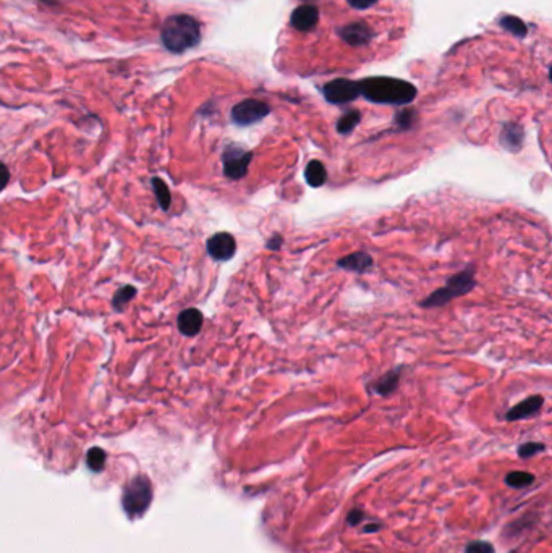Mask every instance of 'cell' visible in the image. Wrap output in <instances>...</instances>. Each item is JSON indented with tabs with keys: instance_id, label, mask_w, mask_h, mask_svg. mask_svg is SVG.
<instances>
[{
	"instance_id": "1",
	"label": "cell",
	"mask_w": 552,
	"mask_h": 553,
	"mask_svg": "<svg viewBox=\"0 0 552 553\" xmlns=\"http://www.w3.org/2000/svg\"><path fill=\"white\" fill-rule=\"evenodd\" d=\"M360 94L376 104L405 105L416 98L413 84L395 78H368L358 83Z\"/></svg>"
},
{
	"instance_id": "2",
	"label": "cell",
	"mask_w": 552,
	"mask_h": 553,
	"mask_svg": "<svg viewBox=\"0 0 552 553\" xmlns=\"http://www.w3.org/2000/svg\"><path fill=\"white\" fill-rule=\"evenodd\" d=\"M201 28L197 20L188 15H174L162 28V42L172 52H185L199 42Z\"/></svg>"
},
{
	"instance_id": "3",
	"label": "cell",
	"mask_w": 552,
	"mask_h": 553,
	"mask_svg": "<svg viewBox=\"0 0 552 553\" xmlns=\"http://www.w3.org/2000/svg\"><path fill=\"white\" fill-rule=\"evenodd\" d=\"M475 286H476L475 265L470 264L466 265L463 270H460L459 274L452 275L450 279L445 281L443 288L436 290L434 293H431L428 298H424L420 304L423 306V308H440V306L449 304L452 299L470 293Z\"/></svg>"
},
{
	"instance_id": "4",
	"label": "cell",
	"mask_w": 552,
	"mask_h": 553,
	"mask_svg": "<svg viewBox=\"0 0 552 553\" xmlns=\"http://www.w3.org/2000/svg\"><path fill=\"white\" fill-rule=\"evenodd\" d=\"M153 499V489L148 477L138 476L130 482L123 492V508L130 517L141 516Z\"/></svg>"
},
{
	"instance_id": "5",
	"label": "cell",
	"mask_w": 552,
	"mask_h": 553,
	"mask_svg": "<svg viewBox=\"0 0 552 553\" xmlns=\"http://www.w3.org/2000/svg\"><path fill=\"white\" fill-rule=\"evenodd\" d=\"M251 159H253L251 150L243 149L242 146H229L222 155L225 177L230 180L243 178L248 173Z\"/></svg>"
},
{
	"instance_id": "6",
	"label": "cell",
	"mask_w": 552,
	"mask_h": 553,
	"mask_svg": "<svg viewBox=\"0 0 552 553\" xmlns=\"http://www.w3.org/2000/svg\"><path fill=\"white\" fill-rule=\"evenodd\" d=\"M269 112V105L263 102V100L247 99L243 102H238L232 109V120L240 127H248V125L258 123Z\"/></svg>"
},
{
	"instance_id": "7",
	"label": "cell",
	"mask_w": 552,
	"mask_h": 553,
	"mask_svg": "<svg viewBox=\"0 0 552 553\" xmlns=\"http://www.w3.org/2000/svg\"><path fill=\"white\" fill-rule=\"evenodd\" d=\"M210 258L217 263H227L237 253V241L227 231H220L210 236L206 243Z\"/></svg>"
},
{
	"instance_id": "8",
	"label": "cell",
	"mask_w": 552,
	"mask_h": 553,
	"mask_svg": "<svg viewBox=\"0 0 552 553\" xmlns=\"http://www.w3.org/2000/svg\"><path fill=\"white\" fill-rule=\"evenodd\" d=\"M360 88L358 83L348 81V79H335V81L325 84L324 95L329 102L332 104H345L351 102L358 98Z\"/></svg>"
},
{
	"instance_id": "9",
	"label": "cell",
	"mask_w": 552,
	"mask_h": 553,
	"mask_svg": "<svg viewBox=\"0 0 552 553\" xmlns=\"http://www.w3.org/2000/svg\"><path fill=\"white\" fill-rule=\"evenodd\" d=\"M544 398L541 395H533L530 398H526L523 401H520L519 405H515L514 408L507 411L505 419L507 421H520V419H528V417L535 416L538 411L543 408Z\"/></svg>"
},
{
	"instance_id": "10",
	"label": "cell",
	"mask_w": 552,
	"mask_h": 553,
	"mask_svg": "<svg viewBox=\"0 0 552 553\" xmlns=\"http://www.w3.org/2000/svg\"><path fill=\"white\" fill-rule=\"evenodd\" d=\"M374 260L371 258V254L366 253V251H356V253H351L348 256H344L337 260V267L344 270H350V272L356 274H365L373 267Z\"/></svg>"
},
{
	"instance_id": "11",
	"label": "cell",
	"mask_w": 552,
	"mask_h": 553,
	"mask_svg": "<svg viewBox=\"0 0 552 553\" xmlns=\"http://www.w3.org/2000/svg\"><path fill=\"white\" fill-rule=\"evenodd\" d=\"M203 320H204V318H203V314H201V311L194 309V308L185 309L178 316V320H177L178 330L182 332L185 336H194L201 332Z\"/></svg>"
},
{
	"instance_id": "12",
	"label": "cell",
	"mask_w": 552,
	"mask_h": 553,
	"mask_svg": "<svg viewBox=\"0 0 552 553\" xmlns=\"http://www.w3.org/2000/svg\"><path fill=\"white\" fill-rule=\"evenodd\" d=\"M318 18H319L318 8H316L314 5L305 3L295 10L290 23H292V26L295 29H298V31H308V29H311L316 23H318Z\"/></svg>"
},
{
	"instance_id": "13",
	"label": "cell",
	"mask_w": 552,
	"mask_h": 553,
	"mask_svg": "<svg viewBox=\"0 0 552 553\" xmlns=\"http://www.w3.org/2000/svg\"><path fill=\"white\" fill-rule=\"evenodd\" d=\"M342 38L345 39V42L350 44V46L360 47L371 41L373 33H371V28L368 24L351 23L348 26H345V29H342Z\"/></svg>"
},
{
	"instance_id": "14",
	"label": "cell",
	"mask_w": 552,
	"mask_h": 553,
	"mask_svg": "<svg viewBox=\"0 0 552 553\" xmlns=\"http://www.w3.org/2000/svg\"><path fill=\"white\" fill-rule=\"evenodd\" d=\"M305 178L311 188H321L328 182V170L319 160H309L305 169Z\"/></svg>"
},
{
	"instance_id": "15",
	"label": "cell",
	"mask_w": 552,
	"mask_h": 553,
	"mask_svg": "<svg viewBox=\"0 0 552 553\" xmlns=\"http://www.w3.org/2000/svg\"><path fill=\"white\" fill-rule=\"evenodd\" d=\"M500 143L510 153H519L521 146H523V130L516 127V125H507L504 132H502Z\"/></svg>"
},
{
	"instance_id": "16",
	"label": "cell",
	"mask_w": 552,
	"mask_h": 553,
	"mask_svg": "<svg viewBox=\"0 0 552 553\" xmlns=\"http://www.w3.org/2000/svg\"><path fill=\"white\" fill-rule=\"evenodd\" d=\"M400 375H401V368L389 371L388 374H384L378 382H376L373 385V390L378 395H390L399 387Z\"/></svg>"
},
{
	"instance_id": "17",
	"label": "cell",
	"mask_w": 552,
	"mask_h": 553,
	"mask_svg": "<svg viewBox=\"0 0 552 553\" xmlns=\"http://www.w3.org/2000/svg\"><path fill=\"white\" fill-rule=\"evenodd\" d=\"M360 118H361L360 112H356V110H350V112H347L339 118L337 132L340 134H350L356 128V125L360 123Z\"/></svg>"
},
{
	"instance_id": "18",
	"label": "cell",
	"mask_w": 552,
	"mask_h": 553,
	"mask_svg": "<svg viewBox=\"0 0 552 553\" xmlns=\"http://www.w3.org/2000/svg\"><path fill=\"white\" fill-rule=\"evenodd\" d=\"M153 189L155 196H158V201L160 204V208L164 210H167L170 208V203H172V198H170V191L160 178H153Z\"/></svg>"
},
{
	"instance_id": "19",
	"label": "cell",
	"mask_w": 552,
	"mask_h": 553,
	"mask_svg": "<svg viewBox=\"0 0 552 553\" xmlns=\"http://www.w3.org/2000/svg\"><path fill=\"white\" fill-rule=\"evenodd\" d=\"M533 481H535L533 476L528 474V472H523V471L510 472V474L505 477L507 484H509L510 487H514V489H523V487L530 485Z\"/></svg>"
},
{
	"instance_id": "20",
	"label": "cell",
	"mask_w": 552,
	"mask_h": 553,
	"mask_svg": "<svg viewBox=\"0 0 552 553\" xmlns=\"http://www.w3.org/2000/svg\"><path fill=\"white\" fill-rule=\"evenodd\" d=\"M88 466L91 467L93 471H100L104 467L105 462V453L100 449H93L88 451Z\"/></svg>"
},
{
	"instance_id": "21",
	"label": "cell",
	"mask_w": 552,
	"mask_h": 553,
	"mask_svg": "<svg viewBox=\"0 0 552 553\" xmlns=\"http://www.w3.org/2000/svg\"><path fill=\"white\" fill-rule=\"evenodd\" d=\"M135 293H137V290H135L133 286H127V288L118 290V293L115 295V298H114V306H115V308L123 309L125 306H127L128 301L133 298Z\"/></svg>"
},
{
	"instance_id": "22",
	"label": "cell",
	"mask_w": 552,
	"mask_h": 553,
	"mask_svg": "<svg viewBox=\"0 0 552 553\" xmlns=\"http://www.w3.org/2000/svg\"><path fill=\"white\" fill-rule=\"evenodd\" d=\"M543 450H544L543 444H536V442H530V444H525V445L520 446L519 455L521 456V458H530V456L539 453V451H543Z\"/></svg>"
},
{
	"instance_id": "23",
	"label": "cell",
	"mask_w": 552,
	"mask_h": 553,
	"mask_svg": "<svg viewBox=\"0 0 552 553\" xmlns=\"http://www.w3.org/2000/svg\"><path fill=\"white\" fill-rule=\"evenodd\" d=\"M465 553H494V547L488 544V542L478 540V542H471V544L466 547Z\"/></svg>"
},
{
	"instance_id": "24",
	"label": "cell",
	"mask_w": 552,
	"mask_h": 553,
	"mask_svg": "<svg viewBox=\"0 0 552 553\" xmlns=\"http://www.w3.org/2000/svg\"><path fill=\"white\" fill-rule=\"evenodd\" d=\"M415 117H416V114L413 112V110H406V112H401L397 115L395 122H397L401 128H410L415 122Z\"/></svg>"
},
{
	"instance_id": "25",
	"label": "cell",
	"mask_w": 552,
	"mask_h": 553,
	"mask_svg": "<svg viewBox=\"0 0 552 553\" xmlns=\"http://www.w3.org/2000/svg\"><path fill=\"white\" fill-rule=\"evenodd\" d=\"M8 180H10V172L7 169V165L0 162V193L5 189V186L8 185Z\"/></svg>"
},
{
	"instance_id": "26",
	"label": "cell",
	"mask_w": 552,
	"mask_h": 553,
	"mask_svg": "<svg viewBox=\"0 0 552 553\" xmlns=\"http://www.w3.org/2000/svg\"><path fill=\"white\" fill-rule=\"evenodd\" d=\"M282 244H284V238L280 235L275 233L273 238H270L268 243H266V248L270 249V251H279L280 246H282Z\"/></svg>"
},
{
	"instance_id": "27",
	"label": "cell",
	"mask_w": 552,
	"mask_h": 553,
	"mask_svg": "<svg viewBox=\"0 0 552 553\" xmlns=\"http://www.w3.org/2000/svg\"><path fill=\"white\" fill-rule=\"evenodd\" d=\"M347 2L351 5V7L365 10V8H369L371 5H374L376 0H347Z\"/></svg>"
}]
</instances>
